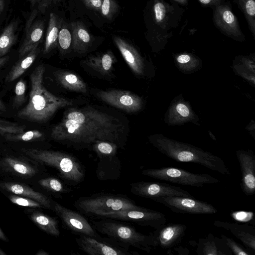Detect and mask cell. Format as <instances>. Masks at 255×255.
<instances>
[{"label": "cell", "instance_id": "cell-1", "mask_svg": "<svg viewBox=\"0 0 255 255\" xmlns=\"http://www.w3.org/2000/svg\"><path fill=\"white\" fill-rule=\"evenodd\" d=\"M51 137L55 141L76 149L92 146L98 141L124 146L126 126L117 117L91 105L70 108L61 120L52 128Z\"/></svg>", "mask_w": 255, "mask_h": 255}, {"label": "cell", "instance_id": "cell-2", "mask_svg": "<svg viewBox=\"0 0 255 255\" xmlns=\"http://www.w3.org/2000/svg\"><path fill=\"white\" fill-rule=\"evenodd\" d=\"M44 72L45 67L40 64L31 73L28 103L17 112L19 118L43 124L48 122L59 109L73 105L72 100L56 96L45 88L43 84Z\"/></svg>", "mask_w": 255, "mask_h": 255}, {"label": "cell", "instance_id": "cell-3", "mask_svg": "<svg viewBox=\"0 0 255 255\" xmlns=\"http://www.w3.org/2000/svg\"><path fill=\"white\" fill-rule=\"evenodd\" d=\"M21 152L34 162L55 168L66 183L75 186L84 179L85 172L74 156L60 151L22 148Z\"/></svg>", "mask_w": 255, "mask_h": 255}, {"label": "cell", "instance_id": "cell-4", "mask_svg": "<svg viewBox=\"0 0 255 255\" xmlns=\"http://www.w3.org/2000/svg\"><path fill=\"white\" fill-rule=\"evenodd\" d=\"M152 142L160 152L176 161L198 164L223 175H231L224 160L211 152L171 140Z\"/></svg>", "mask_w": 255, "mask_h": 255}, {"label": "cell", "instance_id": "cell-5", "mask_svg": "<svg viewBox=\"0 0 255 255\" xmlns=\"http://www.w3.org/2000/svg\"><path fill=\"white\" fill-rule=\"evenodd\" d=\"M92 221L96 232L127 248L132 246L147 253L154 247L151 236L139 233L133 226L121 221L110 218H99Z\"/></svg>", "mask_w": 255, "mask_h": 255}, {"label": "cell", "instance_id": "cell-6", "mask_svg": "<svg viewBox=\"0 0 255 255\" xmlns=\"http://www.w3.org/2000/svg\"><path fill=\"white\" fill-rule=\"evenodd\" d=\"M74 207L81 213L94 216L100 213L138 209L142 207L122 195L98 193L81 197L76 200Z\"/></svg>", "mask_w": 255, "mask_h": 255}, {"label": "cell", "instance_id": "cell-7", "mask_svg": "<svg viewBox=\"0 0 255 255\" xmlns=\"http://www.w3.org/2000/svg\"><path fill=\"white\" fill-rule=\"evenodd\" d=\"M141 174L155 179L195 187L220 182L218 179L208 174L193 173L173 167L146 169L143 170Z\"/></svg>", "mask_w": 255, "mask_h": 255}, {"label": "cell", "instance_id": "cell-8", "mask_svg": "<svg viewBox=\"0 0 255 255\" xmlns=\"http://www.w3.org/2000/svg\"><path fill=\"white\" fill-rule=\"evenodd\" d=\"M93 216L132 222L143 226H149L155 229L161 227L167 222L164 214L158 211L143 207L138 209L100 213Z\"/></svg>", "mask_w": 255, "mask_h": 255}, {"label": "cell", "instance_id": "cell-9", "mask_svg": "<svg viewBox=\"0 0 255 255\" xmlns=\"http://www.w3.org/2000/svg\"><path fill=\"white\" fill-rule=\"evenodd\" d=\"M78 248L91 255H131L129 248L107 237L80 235L76 239Z\"/></svg>", "mask_w": 255, "mask_h": 255}, {"label": "cell", "instance_id": "cell-10", "mask_svg": "<svg viewBox=\"0 0 255 255\" xmlns=\"http://www.w3.org/2000/svg\"><path fill=\"white\" fill-rule=\"evenodd\" d=\"M152 200L180 214H210L218 212L211 204L194 198L171 196L155 198Z\"/></svg>", "mask_w": 255, "mask_h": 255}, {"label": "cell", "instance_id": "cell-11", "mask_svg": "<svg viewBox=\"0 0 255 255\" xmlns=\"http://www.w3.org/2000/svg\"><path fill=\"white\" fill-rule=\"evenodd\" d=\"M130 192L134 195L152 199L164 196H178L194 198L188 191L163 182L138 181L130 184Z\"/></svg>", "mask_w": 255, "mask_h": 255}, {"label": "cell", "instance_id": "cell-12", "mask_svg": "<svg viewBox=\"0 0 255 255\" xmlns=\"http://www.w3.org/2000/svg\"><path fill=\"white\" fill-rule=\"evenodd\" d=\"M96 96L105 103L128 113H134L141 107V99L130 91L109 89L98 91Z\"/></svg>", "mask_w": 255, "mask_h": 255}, {"label": "cell", "instance_id": "cell-13", "mask_svg": "<svg viewBox=\"0 0 255 255\" xmlns=\"http://www.w3.org/2000/svg\"><path fill=\"white\" fill-rule=\"evenodd\" d=\"M53 210L69 230L78 234L90 237L99 235L93 226L82 215L53 201Z\"/></svg>", "mask_w": 255, "mask_h": 255}, {"label": "cell", "instance_id": "cell-14", "mask_svg": "<svg viewBox=\"0 0 255 255\" xmlns=\"http://www.w3.org/2000/svg\"><path fill=\"white\" fill-rule=\"evenodd\" d=\"M186 226L183 224H164L155 229L149 235L153 241L154 247L170 249L179 244L184 236Z\"/></svg>", "mask_w": 255, "mask_h": 255}, {"label": "cell", "instance_id": "cell-15", "mask_svg": "<svg viewBox=\"0 0 255 255\" xmlns=\"http://www.w3.org/2000/svg\"><path fill=\"white\" fill-rule=\"evenodd\" d=\"M241 171L240 186L247 196L255 193V155L251 151L239 150L236 152Z\"/></svg>", "mask_w": 255, "mask_h": 255}, {"label": "cell", "instance_id": "cell-16", "mask_svg": "<svg viewBox=\"0 0 255 255\" xmlns=\"http://www.w3.org/2000/svg\"><path fill=\"white\" fill-rule=\"evenodd\" d=\"M213 18L216 25L224 34L234 38L243 36L238 20L228 5L216 6Z\"/></svg>", "mask_w": 255, "mask_h": 255}, {"label": "cell", "instance_id": "cell-17", "mask_svg": "<svg viewBox=\"0 0 255 255\" xmlns=\"http://www.w3.org/2000/svg\"><path fill=\"white\" fill-rule=\"evenodd\" d=\"M37 13V10L34 9L27 20L25 29V36L18 51L19 58L26 54L35 47L38 46L42 39L44 22L41 19L34 21Z\"/></svg>", "mask_w": 255, "mask_h": 255}, {"label": "cell", "instance_id": "cell-18", "mask_svg": "<svg viewBox=\"0 0 255 255\" xmlns=\"http://www.w3.org/2000/svg\"><path fill=\"white\" fill-rule=\"evenodd\" d=\"M0 170L2 172L23 178H31L38 172L34 164L23 158L12 156L0 158Z\"/></svg>", "mask_w": 255, "mask_h": 255}, {"label": "cell", "instance_id": "cell-19", "mask_svg": "<svg viewBox=\"0 0 255 255\" xmlns=\"http://www.w3.org/2000/svg\"><path fill=\"white\" fill-rule=\"evenodd\" d=\"M214 225L226 230L240 240L247 248L255 251V228L248 224L215 221Z\"/></svg>", "mask_w": 255, "mask_h": 255}, {"label": "cell", "instance_id": "cell-20", "mask_svg": "<svg viewBox=\"0 0 255 255\" xmlns=\"http://www.w3.org/2000/svg\"><path fill=\"white\" fill-rule=\"evenodd\" d=\"M117 152L97 154L99 161L96 174L101 180L117 179L121 173V162L117 156Z\"/></svg>", "mask_w": 255, "mask_h": 255}, {"label": "cell", "instance_id": "cell-21", "mask_svg": "<svg viewBox=\"0 0 255 255\" xmlns=\"http://www.w3.org/2000/svg\"><path fill=\"white\" fill-rule=\"evenodd\" d=\"M0 187L14 194L34 200L41 204L44 208L53 210V201L45 195L34 190L23 183L13 182H0Z\"/></svg>", "mask_w": 255, "mask_h": 255}, {"label": "cell", "instance_id": "cell-22", "mask_svg": "<svg viewBox=\"0 0 255 255\" xmlns=\"http://www.w3.org/2000/svg\"><path fill=\"white\" fill-rule=\"evenodd\" d=\"M113 39L130 69L135 74H141L142 72V62L136 49L120 37L114 35Z\"/></svg>", "mask_w": 255, "mask_h": 255}, {"label": "cell", "instance_id": "cell-23", "mask_svg": "<svg viewBox=\"0 0 255 255\" xmlns=\"http://www.w3.org/2000/svg\"><path fill=\"white\" fill-rule=\"evenodd\" d=\"M196 254L198 255H232V253L222 239L209 234L200 238L197 244Z\"/></svg>", "mask_w": 255, "mask_h": 255}, {"label": "cell", "instance_id": "cell-24", "mask_svg": "<svg viewBox=\"0 0 255 255\" xmlns=\"http://www.w3.org/2000/svg\"><path fill=\"white\" fill-rule=\"evenodd\" d=\"M70 26L72 34V49L79 54L86 52L92 41L89 32L80 21H72Z\"/></svg>", "mask_w": 255, "mask_h": 255}, {"label": "cell", "instance_id": "cell-25", "mask_svg": "<svg viewBox=\"0 0 255 255\" xmlns=\"http://www.w3.org/2000/svg\"><path fill=\"white\" fill-rule=\"evenodd\" d=\"M117 59L113 53L109 50L104 54L92 55L88 57L84 61L87 67L93 70L106 76L112 71Z\"/></svg>", "mask_w": 255, "mask_h": 255}, {"label": "cell", "instance_id": "cell-26", "mask_svg": "<svg viewBox=\"0 0 255 255\" xmlns=\"http://www.w3.org/2000/svg\"><path fill=\"white\" fill-rule=\"evenodd\" d=\"M39 52L38 47H35L26 54L19 58L6 76L5 82H13L20 77L33 63Z\"/></svg>", "mask_w": 255, "mask_h": 255}, {"label": "cell", "instance_id": "cell-27", "mask_svg": "<svg viewBox=\"0 0 255 255\" xmlns=\"http://www.w3.org/2000/svg\"><path fill=\"white\" fill-rule=\"evenodd\" d=\"M63 22L62 18L54 13H50L43 49L44 54L58 46V34Z\"/></svg>", "mask_w": 255, "mask_h": 255}, {"label": "cell", "instance_id": "cell-28", "mask_svg": "<svg viewBox=\"0 0 255 255\" xmlns=\"http://www.w3.org/2000/svg\"><path fill=\"white\" fill-rule=\"evenodd\" d=\"M55 76L59 84L65 89L76 92L87 93V85L75 74L66 71H59L55 73Z\"/></svg>", "mask_w": 255, "mask_h": 255}, {"label": "cell", "instance_id": "cell-29", "mask_svg": "<svg viewBox=\"0 0 255 255\" xmlns=\"http://www.w3.org/2000/svg\"><path fill=\"white\" fill-rule=\"evenodd\" d=\"M31 220L47 234L58 237L60 235L59 222L56 218L34 210L29 214Z\"/></svg>", "mask_w": 255, "mask_h": 255}, {"label": "cell", "instance_id": "cell-30", "mask_svg": "<svg viewBox=\"0 0 255 255\" xmlns=\"http://www.w3.org/2000/svg\"><path fill=\"white\" fill-rule=\"evenodd\" d=\"M167 4L163 0H154L153 5L154 21L163 31L168 30L171 26L172 7Z\"/></svg>", "mask_w": 255, "mask_h": 255}, {"label": "cell", "instance_id": "cell-31", "mask_svg": "<svg viewBox=\"0 0 255 255\" xmlns=\"http://www.w3.org/2000/svg\"><path fill=\"white\" fill-rule=\"evenodd\" d=\"M18 22L14 20L7 25L0 35V58L4 56L16 40Z\"/></svg>", "mask_w": 255, "mask_h": 255}, {"label": "cell", "instance_id": "cell-32", "mask_svg": "<svg viewBox=\"0 0 255 255\" xmlns=\"http://www.w3.org/2000/svg\"><path fill=\"white\" fill-rule=\"evenodd\" d=\"M244 13L251 31L255 35V0H233Z\"/></svg>", "mask_w": 255, "mask_h": 255}, {"label": "cell", "instance_id": "cell-33", "mask_svg": "<svg viewBox=\"0 0 255 255\" xmlns=\"http://www.w3.org/2000/svg\"><path fill=\"white\" fill-rule=\"evenodd\" d=\"M2 136L10 141H32L42 139L44 133L38 130H32L18 133H6Z\"/></svg>", "mask_w": 255, "mask_h": 255}, {"label": "cell", "instance_id": "cell-34", "mask_svg": "<svg viewBox=\"0 0 255 255\" xmlns=\"http://www.w3.org/2000/svg\"><path fill=\"white\" fill-rule=\"evenodd\" d=\"M39 184L45 189L57 193H66L71 192V189L67 188L59 179L49 177L40 179Z\"/></svg>", "mask_w": 255, "mask_h": 255}, {"label": "cell", "instance_id": "cell-35", "mask_svg": "<svg viewBox=\"0 0 255 255\" xmlns=\"http://www.w3.org/2000/svg\"><path fill=\"white\" fill-rule=\"evenodd\" d=\"M58 44L60 52L63 54L66 53L72 44L71 32L68 28L67 24L63 22L59 32L58 37Z\"/></svg>", "mask_w": 255, "mask_h": 255}, {"label": "cell", "instance_id": "cell-36", "mask_svg": "<svg viewBox=\"0 0 255 255\" xmlns=\"http://www.w3.org/2000/svg\"><path fill=\"white\" fill-rule=\"evenodd\" d=\"M221 239L228 247L232 254L235 255H254L255 252L250 249L243 247L242 245L236 242L233 239L230 238L225 235H221Z\"/></svg>", "mask_w": 255, "mask_h": 255}, {"label": "cell", "instance_id": "cell-37", "mask_svg": "<svg viewBox=\"0 0 255 255\" xmlns=\"http://www.w3.org/2000/svg\"><path fill=\"white\" fill-rule=\"evenodd\" d=\"M26 126L0 119V135L18 133L25 131Z\"/></svg>", "mask_w": 255, "mask_h": 255}, {"label": "cell", "instance_id": "cell-38", "mask_svg": "<svg viewBox=\"0 0 255 255\" xmlns=\"http://www.w3.org/2000/svg\"><path fill=\"white\" fill-rule=\"evenodd\" d=\"M9 200L13 203L20 206L41 208L43 206L38 202L28 198L16 194H10L8 196Z\"/></svg>", "mask_w": 255, "mask_h": 255}, {"label": "cell", "instance_id": "cell-39", "mask_svg": "<svg viewBox=\"0 0 255 255\" xmlns=\"http://www.w3.org/2000/svg\"><path fill=\"white\" fill-rule=\"evenodd\" d=\"M118 9L119 5L115 0H102L101 12L104 17L112 19Z\"/></svg>", "mask_w": 255, "mask_h": 255}, {"label": "cell", "instance_id": "cell-40", "mask_svg": "<svg viewBox=\"0 0 255 255\" xmlns=\"http://www.w3.org/2000/svg\"><path fill=\"white\" fill-rule=\"evenodd\" d=\"M26 85L23 79L20 80L15 85L13 105L15 108L20 106L25 100Z\"/></svg>", "mask_w": 255, "mask_h": 255}, {"label": "cell", "instance_id": "cell-41", "mask_svg": "<svg viewBox=\"0 0 255 255\" xmlns=\"http://www.w3.org/2000/svg\"><path fill=\"white\" fill-rule=\"evenodd\" d=\"M231 217L235 220L245 224L254 221V214L251 211H236L230 214Z\"/></svg>", "mask_w": 255, "mask_h": 255}, {"label": "cell", "instance_id": "cell-42", "mask_svg": "<svg viewBox=\"0 0 255 255\" xmlns=\"http://www.w3.org/2000/svg\"><path fill=\"white\" fill-rule=\"evenodd\" d=\"M90 9L101 12L102 0H81Z\"/></svg>", "mask_w": 255, "mask_h": 255}, {"label": "cell", "instance_id": "cell-43", "mask_svg": "<svg viewBox=\"0 0 255 255\" xmlns=\"http://www.w3.org/2000/svg\"><path fill=\"white\" fill-rule=\"evenodd\" d=\"M57 0H39L37 3V8L41 12H44L46 9L52 3Z\"/></svg>", "mask_w": 255, "mask_h": 255}, {"label": "cell", "instance_id": "cell-44", "mask_svg": "<svg viewBox=\"0 0 255 255\" xmlns=\"http://www.w3.org/2000/svg\"><path fill=\"white\" fill-rule=\"evenodd\" d=\"M177 112L181 116L186 117L189 115V110L188 108L184 104L180 103L176 106Z\"/></svg>", "mask_w": 255, "mask_h": 255}, {"label": "cell", "instance_id": "cell-45", "mask_svg": "<svg viewBox=\"0 0 255 255\" xmlns=\"http://www.w3.org/2000/svg\"><path fill=\"white\" fill-rule=\"evenodd\" d=\"M199 2L207 6H211V5H214L217 6L218 5H219L221 4L222 1L223 0H198Z\"/></svg>", "mask_w": 255, "mask_h": 255}, {"label": "cell", "instance_id": "cell-46", "mask_svg": "<svg viewBox=\"0 0 255 255\" xmlns=\"http://www.w3.org/2000/svg\"><path fill=\"white\" fill-rule=\"evenodd\" d=\"M190 60V57L188 54H182L177 58V61L180 63H186Z\"/></svg>", "mask_w": 255, "mask_h": 255}, {"label": "cell", "instance_id": "cell-47", "mask_svg": "<svg viewBox=\"0 0 255 255\" xmlns=\"http://www.w3.org/2000/svg\"><path fill=\"white\" fill-rule=\"evenodd\" d=\"M9 57L8 56H4L0 58V68L2 67L9 60Z\"/></svg>", "mask_w": 255, "mask_h": 255}, {"label": "cell", "instance_id": "cell-48", "mask_svg": "<svg viewBox=\"0 0 255 255\" xmlns=\"http://www.w3.org/2000/svg\"><path fill=\"white\" fill-rule=\"evenodd\" d=\"M0 240H1L5 242H8V239L4 234V233L3 232L1 228H0Z\"/></svg>", "mask_w": 255, "mask_h": 255}, {"label": "cell", "instance_id": "cell-49", "mask_svg": "<svg viewBox=\"0 0 255 255\" xmlns=\"http://www.w3.org/2000/svg\"><path fill=\"white\" fill-rule=\"evenodd\" d=\"M6 110V108L5 105L0 99V114L5 112Z\"/></svg>", "mask_w": 255, "mask_h": 255}, {"label": "cell", "instance_id": "cell-50", "mask_svg": "<svg viewBox=\"0 0 255 255\" xmlns=\"http://www.w3.org/2000/svg\"><path fill=\"white\" fill-rule=\"evenodd\" d=\"M49 253L42 250H39L36 254V255H49Z\"/></svg>", "mask_w": 255, "mask_h": 255}, {"label": "cell", "instance_id": "cell-51", "mask_svg": "<svg viewBox=\"0 0 255 255\" xmlns=\"http://www.w3.org/2000/svg\"><path fill=\"white\" fill-rule=\"evenodd\" d=\"M4 6L3 0H0V13L3 11Z\"/></svg>", "mask_w": 255, "mask_h": 255}, {"label": "cell", "instance_id": "cell-52", "mask_svg": "<svg viewBox=\"0 0 255 255\" xmlns=\"http://www.w3.org/2000/svg\"><path fill=\"white\" fill-rule=\"evenodd\" d=\"M181 4H186L188 3V0H174Z\"/></svg>", "mask_w": 255, "mask_h": 255}, {"label": "cell", "instance_id": "cell-53", "mask_svg": "<svg viewBox=\"0 0 255 255\" xmlns=\"http://www.w3.org/2000/svg\"><path fill=\"white\" fill-rule=\"evenodd\" d=\"M31 5L34 6L35 4L37 3L39 0H29Z\"/></svg>", "mask_w": 255, "mask_h": 255}, {"label": "cell", "instance_id": "cell-54", "mask_svg": "<svg viewBox=\"0 0 255 255\" xmlns=\"http://www.w3.org/2000/svg\"><path fill=\"white\" fill-rule=\"evenodd\" d=\"M6 255V254L0 248V255Z\"/></svg>", "mask_w": 255, "mask_h": 255}]
</instances>
